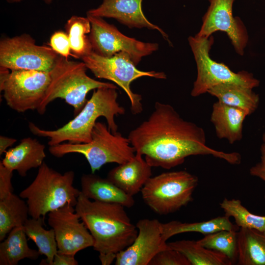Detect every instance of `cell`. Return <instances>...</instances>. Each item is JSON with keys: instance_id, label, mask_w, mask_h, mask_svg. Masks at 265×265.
<instances>
[{"instance_id": "cell-1", "label": "cell", "mask_w": 265, "mask_h": 265, "mask_svg": "<svg viewBox=\"0 0 265 265\" xmlns=\"http://www.w3.org/2000/svg\"><path fill=\"white\" fill-rule=\"evenodd\" d=\"M135 153L152 167L170 169L191 156L212 155L232 165L240 163L238 152L226 153L206 144L204 130L183 119L171 105L157 102L149 117L129 133Z\"/></svg>"}, {"instance_id": "cell-2", "label": "cell", "mask_w": 265, "mask_h": 265, "mask_svg": "<svg viewBox=\"0 0 265 265\" xmlns=\"http://www.w3.org/2000/svg\"><path fill=\"white\" fill-rule=\"evenodd\" d=\"M124 206L92 200L80 191L75 206L94 239L93 249L99 254L116 256L135 239L138 229Z\"/></svg>"}, {"instance_id": "cell-3", "label": "cell", "mask_w": 265, "mask_h": 265, "mask_svg": "<svg viewBox=\"0 0 265 265\" xmlns=\"http://www.w3.org/2000/svg\"><path fill=\"white\" fill-rule=\"evenodd\" d=\"M117 88L103 87L94 90L89 100L76 116L61 127L54 130L41 129L32 122L28 128L32 134L48 138L49 146L68 141L71 143H84L91 139L92 132L98 118H106L107 125L113 133L118 126L115 116L123 115L125 109L118 102Z\"/></svg>"}, {"instance_id": "cell-4", "label": "cell", "mask_w": 265, "mask_h": 265, "mask_svg": "<svg viewBox=\"0 0 265 265\" xmlns=\"http://www.w3.org/2000/svg\"><path fill=\"white\" fill-rule=\"evenodd\" d=\"M75 173L61 174L44 162L32 182L20 193L26 200L31 217L44 219L46 214L70 204L75 207L80 191L74 186Z\"/></svg>"}, {"instance_id": "cell-5", "label": "cell", "mask_w": 265, "mask_h": 265, "mask_svg": "<svg viewBox=\"0 0 265 265\" xmlns=\"http://www.w3.org/2000/svg\"><path fill=\"white\" fill-rule=\"evenodd\" d=\"M87 69L83 61H72L59 55L50 72V82L37 109L38 113L44 114L51 102L60 98L73 107L76 115L86 103V96L89 91L103 87L117 88L113 83L90 78L86 74Z\"/></svg>"}, {"instance_id": "cell-6", "label": "cell", "mask_w": 265, "mask_h": 265, "mask_svg": "<svg viewBox=\"0 0 265 265\" xmlns=\"http://www.w3.org/2000/svg\"><path fill=\"white\" fill-rule=\"evenodd\" d=\"M49 151L56 158L71 153L82 155L88 162L92 173L108 163L120 164L126 162L135 155V149L128 137L118 132H112L107 125L100 122H96L89 142H63L49 146Z\"/></svg>"}, {"instance_id": "cell-7", "label": "cell", "mask_w": 265, "mask_h": 265, "mask_svg": "<svg viewBox=\"0 0 265 265\" xmlns=\"http://www.w3.org/2000/svg\"><path fill=\"white\" fill-rule=\"evenodd\" d=\"M198 184L197 177L185 171L162 173L151 177L141 189L145 203L155 212H175L193 200Z\"/></svg>"}, {"instance_id": "cell-8", "label": "cell", "mask_w": 265, "mask_h": 265, "mask_svg": "<svg viewBox=\"0 0 265 265\" xmlns=\"http://www.w3.org/2000/svg\"><path fill=\"white\" fill-rule=\"evenodd\" d=\"M197 67V77L190 94L196 97L207 93L212 87L224 83H234L252 89L260 85V81L253 75L245 71L237 73L227 65L212 60L210 51L214 40L212 35L208 38L196 35L188 38Z\"/></svg>"}, {"instance_id": "cell-9", "label": "cell", "mask_w": 265, "mask_h": 265, "mask_svg": "<svg viewBox=\"0 0 265 265\" xmlns=\"http://www.w3.org/2000/svg\"><path fill=\"white\" fill-rule=\"evenodd\" d=\"M81 59L96 78L112 81L125 91L130 100L131 111L133 114L140 113L143 106L142 96L132 92L130 87L131 83L142 77L166 79V75L163 72L138 70L130 55L124 52L107 57L92 51Z\"/></svg>"}, {"instance_id": "cell-10", "label": "cell", "mask_w": 265, "mask_h": 265, "mask_svg": "<svg viewBox=\"0 0 265 265\" xmlns=\"http://www.w3.org/2000/svg\"><path fill=\"white\" fill-rule=\"evenodd\" d=\"M50 80L48 72L0 69V91L7 105L18 112L37 110Z\"/></svg>"}, {"instance_id": "cell-11", "label": "cell", "mask_w": 265, "mask_h": 265, "mask_svg": "<svg viewBox=\"0 0 265 265\" xmlns=\"http://www.w3.org/2000/svg\"><path fill=\"white\" fill-rule=\"evenodd\" d=\"M59 55L50 46L36 44L26 33L0 41V67L9 70L50 72Z\"/></svg>"}, {"instance_id": "cell-12", "label": "cell", "mask_w": 265, "mask_h": 265, "mask_svg": "<svg viewBox=\"0 0 265 265\" xmlns=\"http://www.w3.org/2000/svg\"><path fill=\"white\" fill-rule=\"evenodd\" d=\"M87 17L91 24L88 37L92 51L98 55L108 57L120 52L126 53L137 65L143 57L159 49L157 43L144 42L125 35L103 18L88 14Z\"/></svg>"}, {"instance_id": "cell-13", "label": "cell", "mask_w": 265, "mask_h": 265, "mask_svg": "<svg viewBox=\"0 0 265 265\" xmlns=\"http://www.w3.org/2000/svg\"><path fill=\"white\" fill-rule=\"evenodd\" d=\"M210 5L202 18V24L197 36L208 38L217 31L224 32L236 53L243 55L249 36L247 29L239 17H234L235 0H208Z\"/></svg>"}, {"instance_id": "cell-14", "label": "cell", "mask_w": 265, "mask_h": 265, "mask_svg": "<svg viewBox=\"0 0 265 265\" xmlns=\"http://www.w3.org/2000/svg\"><path fill=\"white\" fill-rule=\"evenodd\" d=\"M48 214V223L54 231L58 253L75 256L82 250L93 247V237L74 206L67 204Z\"/></svg>"}, {"instance_id": "cell-15", "label": "cell", "mask_w": 265, "mask_h": 265, "mask_svg": "<svg viewBox=\"0 0 265 265\" xmlns=\"http://www.w3.org/2000/svg\"><path fill=\"white\" fill-rule=\"evenodd\" d=\"M162 223L157 219H141L136 226L137 235L127 248L117 254L116 265H149L159 251L168 248L162 239Z\"/></svg>"}, {"instance_id": "cell-16", "label": "cell", "mask_w": 265, "mask_h": 265, "mask_svg": "<svg viewBox=\"0 0 265 265\" xmlns=\"http://www.w3.org/2000/svg\"><path fill=\"white\" fill-rule=\"evenodd\" d=\"M142 0H103L98 7L89 10L87 14L113 18L130 28L146 27L157 30L170 43L167 34L145 16L142 10Z\"/></svg>"}, {"instance_id": "cell-17", "label": "cell", "mask_w": 265, "mask_h": 265, "mask_svg": "<svg viewBox=\"0 0 265 265\" xmlns=\"http://www.w3.org/2000/svg\"><path fill=\"white\" fill-rule=\"evenodd\" d=\"M152 167L142 155L135 153L132 159L111 169L106 178L125 193L133 196L141 191L152 177Z\"/></svg>"}, {"instance_id": "cell-18", "label": "cell", "mask_w": 265, "mask_h": 265, "mask_svg": "<svg viewBox=\"0 0 265 265\" xmlns=\"http://www.w3.org/2000/svg\"><path fill=\"white\" fill-rule=\"evenodd\" d=\"M45 146L36 138L30 137L21 140L20 143L9 149L0 162L6 167L26 177L28 170L39 168L46 157Z\"/></svg>"}, {"instance_id": "cell-19", "label": "cell", "mask_w": 265, "mask_h": 265, "mask_svg": "<svg viewBox=\"0 0 265 265\" xmlns=\"http://www.w3.org/2000/svg\"><path fill=\"white\" fill-rule=\"evenodd\" d=\"M248 116L244 110L217 101L213 104L210 120L217 137L233 144L242 138L243 122Z\"/></svg>"}, {"instance_id": "cell-20", "label": "cell", "mask_w": 265, "mask_h": 265, "mask_svg": "<svg viewBox=\"0 0 265 265\" xmlns=\"http://www.w3.org/2000/svg\"><path fill=\"white\" fill-rule=\"evenodd\" d=\"M81 192L88 199L105 203L117 204L125 208L134 204L133 196L125 193L107 178L91 173L80 178Z\"/></svg>"}, {"instance_id": "cell-21", "label": "cell", "mask_w": 265, "mask_h": 265, "mask_svg": "<svg viewBox=\"0 0 265 265\" xmlns=\"http://www.w3.org/2000/svg\"><path fill=\"white\" fill-rule=\"evenodd\" d=\"M207 93L224 104L244 110L248 115L254 113L259 105V96L253 89L237 84H218L209 89Z\"/></svg>"}, {"instance_id": "cell-22", "label": "cell", "mask_w": 265, "mask_h": 265, "mask_svg": "<svg viewBox=\"0 0 265 265\" xmlns=\"http://www.w3.org/2000/svg\"><path fill=\"white\" fill-rule=\"evenodd\" d=\"M238 251V265H265V230L240 228Z\"/></svg>"}, {"instance_id": "cell-23", "label": "cell", "mask_w": 265, "mask_h": 265, "mask_svg": "<svg viewBox=\"0 0 265 265\" xmlns=\"http://www.w3.org/2000/svg\"><path fill=\"white\" fill-rule=\"evenodd\" d=\"M23 226L13 229L0 243V265H17L22 260H37L40 254L30 248Z\"/></svg>"}, {"instance_id": "cell-24", "label": "cell", "mask_w": 265, "mask_h": 265, "mask_svg": "<svg viewBox=\"0 0 265 265\" xmlns=\"http://www.w3.org/2000/svg\"><path fill=\"white\" fill-rule=\"evenodd\" d=\"M229 218L225 215L201 222L187 223L172 220L162 223V239L163 242H166L167 239L176 235L188 232H196L206 235L221 230L238 231L240 228L233 224Z\"/></svg>"}, {"instance_id": "cell-25", "label": "cell", "mask_w": 265, "mask_h": 265, "mask_svg": "<svg viewBox=\"0 0 265 265\" xmlns=\"http://www.w3.org/2000/svg\"><path fill=\"white\" fill-rule=\"evenodd\" d=\"M28 215L27 204L20 196L12 193L0 200V241L14 228L23 226Z\"/></svg>"}, {"instance_id": "cell-26", "label": "cell", "mask_w": 265, "mask_h": 265, "mask_svg": "<svg viewBox=\"0 0 265 265\" xmlns=\"http://www.w3.org/2000/svg\"><path fill=\"white\" fill-rule=\"evenodd\" d=\"M44 224L42 217H31L26 221L23 228L26 236L35 243L40 255L46 257L41 261L40 265H51L58 252L57 242L53 230L45 229Z\"/></svg>"}, {"instance_id": "cell-27", "label": "cell", "mask_w": 265, "mask_h": 265, "mask_svg": "<svg viewBox=\"0 0 265 265\" xmlns=\"http://www.w3.org/2000/svg\"><path fill=\"white\" fill-rule=\"evenodd\" d=\"M169 247L182 253L191 265H232L224 254L208 249L196 241L183 239L167 243Z\"/></svg>"}, {"instance_id": "cell-28", "label": "cell", "mask_w": 265, "mask_h": 265, "mask_svg": "<svg viewBox=\"0 0 265 265\" xmlns=\"http://www.w3.org/2000/svg\"><path fill=\"white\" fill-rule=\"evenodd\" d=\"M65 29L74 57L81 59L92 51L88 36L86 35L91 31V24L87 17L72 16L67 20Z\"/></svg>"}, {"instance_id": "cell-29", "label": "cell", "mask_w": 265, "mask_h": 265, "mask_svg": "<svg viewBox=\"0 0 265 265\" xmlns=\"http://www.w3.org/2000/svg\"><path fill=\"white\" fill-rule=\"evenodd\" d=\"M219 206L226 216L234 218L236 225L239 228L265 230V216L251 213L242 205L240 200L225 198Z\"/></svg>"}, {"instance_id": "cell-30", "label": "cell", "mask_w": 265, "mask_h": 265, "mask_svg": "<svg viewBox=\"0 0 265 265\" xmlns=\"http://www.w3.org/2000/svg\"><path fill=\"white\" fill-rule=\"evenodd\" d=\"M238 233L221 230L206 235L197 241L204 247L224 254L233 264L238 260Z\"/></svg>"}, {"instance_id": "cell-31", "label": "cell", "mask_w": 265, "mask_h": 265, "mask_svg": "<svg viewBox=\"0 0 265 265\" xmlns=\"http://www.w3.org/2000/svg\"><path fill=\"white\" fill-rule=\"evenodd\" d=\"M149 265H191V264L182 253L168 247L158 253Z\"/></svg>"}, {"instance_id": "cell-32", "label": "cell", "mask_w": 265, "mask_h": 265, "mask_svg": "<svg viewBox=\"0 0 265 265\" xmlns=\"http://www.w3.org/2000/svg\"><path fill=\"white\" fill-rule=\"evenodd\" d=\"M49 45L54 52L66 59H69L70 55L73 56L66 32L61 30L54 32L50 38Z\"/></svg>"}, {"instance_id": "cell-33", "label": "cell", "mask_w": 265, "mask_h": 265, "mask_svg": "<svg viewBox=\"0 0 265 265\" xmlns=\"http://www.w3.org/2000/svg\"><path fill=\"white\" fill-rule=\"evenodd\" d=\"M13 171L0 162V200H2L13 193L11 183Z\"/></svg>"}, {"instance_id": "cell-34", "label": "cell", "mask_w": 265, "mask_h": 265, "mask_svg": "<svg viewBox=\"0 0 265 265\" xmlns=\"http://www.w3.org/2000/svg\"><path fill=\"white\" fill-rule=\"evenodd\" d=\"M260 161L249 169L251 175L261 179L265 182V142L261 144L260 147ZM265 199V194L264 196Z\"/></svg>"}, {"instance_id": "cell-35", "label": "cell", "mask_w": 265, "mask_h": 265, "mask_svg": "<svg viewBox=\"0 0 265 265\" xmlns=\"http://www.w3.org/2000/svg\"><path fill=\"white\" fill-rule=\"evenodd\" d=\"M75 256L58 253L54 256L51 265H78Z\"/></svg>"}, {"instance_id": "cell-36", "label": "cell", "mask_w": 265, "mask_h": 265, "mask_svg": "<svg viewBox=\"0 0 265 265\" xmlns=\"http://www.w3.org/2000/svg\"><path fill=\"white\" fill-rule=\"evenodd\" d=\"M17 140L12 137L0 135V155L7 151V149L12 146Z\"/></svg>"}, {"instance_id": "cell-37", "label": "cell", "mask_w": 265, "mask_h": 265, "mask_svg": "<svg viewBox=\"0 0 265 265\" xmlns=\"http://www.w3.org/2000/svg\"><path fill=\"white\" fill-rule=\"evenodd\" d=\"M99 258L102 265H109L115 260L116 256L109 254H99Z\"/></svg>"}, {"instance_id": "cell-38", "label": "cell", "mask_w": 265, "mask_h": 265, "mask_svg": "<svg viewBox=\"0 0 265 265\" xmlns=\"http://www.w3.org/2000/svg\"><path fill=\"white\" fill-rule=\"evenodd\" d=\"M9 3H16L19 2L23 0H6ZM47 4H50L52 2L53 0H42Z\"/></svg>"}, {"instance_id": "cell-39", "label": "cell", "mask_w": 265, "mask_h": 265, "mask_svg": "<svg viewBox=\"0 0 265 265\" xmlns=\"http://www.w3.org/2000/svg\"><path fill=\"white\" fill-rule=\"evenodd\" d=\"M263 140L264 142H265V132H264V133H263Z\"/></svg>"}]
</instances>
